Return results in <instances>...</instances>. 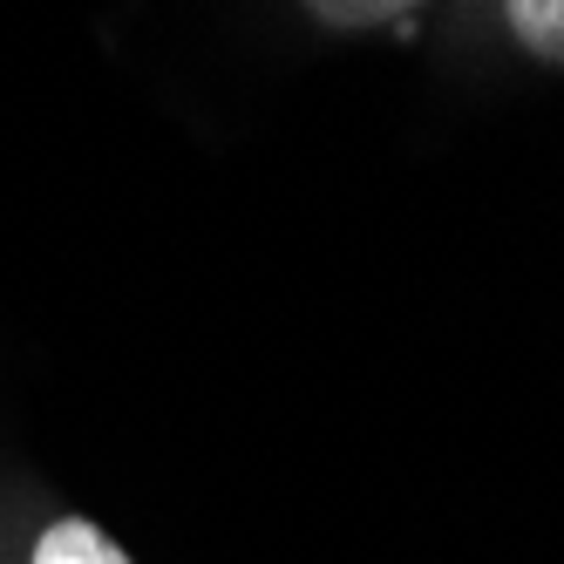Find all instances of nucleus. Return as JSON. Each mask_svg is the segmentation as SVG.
I'll list each match as a JSON object with an SVG mask.
<instances>
[{
  "label": "nucleus",
  "instance_id": "f257e3e1",
  "mask_svg": "<svg viewBox=\"0 0 564 564\" xmlns=\"http://www.w3.org/2000/svg\"><path fill=\"white\" fill-rule=\"evenodd\" d=\"M14 564H137L123 544H116L96 517H75V510H48L21 523V544Z\"/></svg>",
  "mask_w": 564,
  "mask_h": 564
},
{
  "label": "nucleus",
  "instance_id": "f03ea898",
  "mask_svg": "<svg viewBox=\"0 0 564 564\" xmlns=\"http://www.w3.org/2000/svg\"><path fill=\"white\" fill-rule=\"evenodd\" d=\"M503 28L531 62L564 68V0H503Z\"/></svg>",
  "mask_w": 564,
  "mask_h": 564
},
{
  "label": "nucleus",
  "instance_id": "7ed1b4c3",
  "mask_svg": "<svg viewBox=\"0 0 564 564\" xmlns=\"http://www.w3.org/2000/svg\"><path fill=\"white\" fill-rule=\"evenodd\" d=\"M300 8L334 34H368V28H388L401 14H415L422 0H300Z\"/></svg>",
  "mask_w": 564,
  "mask_h": 564
}]
</instances>
